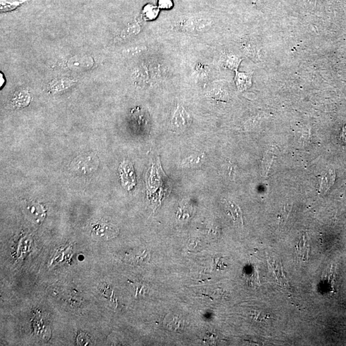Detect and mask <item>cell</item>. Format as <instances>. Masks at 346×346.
Here are the masks:
<instances>
[{
    "instance_id": "1",
    "label": "cell",
    "mask_w": 346,
    "mask_h": 346,
    "mask_svg": "<svg viewBox=\"0 0 346 346\" xmlns=\"http://www.w3.org/2000/svg\"><path fill=\"white\" fill-rule=\"evenodd\" d=\"M71 166L76 172L87 175L97 170L98 160L95 156L90 155L79 156L73 160Z\"/></svg>"
},
{
    "instance_id": "2",
    "label": "cell",
    "mask_w": 346,
    "mask_h": 346,
    "mask_svg": "<svg viewBox=\"0 0 346 346\" xmlns=\"http://www.w3.org/2000/svg\"><path fill=\"white\" fill-rule=\"evenodd\" d=\"M191 119L182 106L179 105L176 108L171 120V126L176 130H184L190 125Z\"/></svg>"
},
{
    "instance_id": "3",
    "label": "cell",
    "mask_w": 346,
    "mask_h": 346,
    "mask_svg": "<svg viewBox=\"0 0 346 346\" xmlns=\"http://www.w3.org/2000/svg\"><path fill=\"white\" fill-rule=\"evenodd\" d=\"M121 181L124 187L130 190L135 185L134 171L130 162H124L120 168Z\"/></svg>"
},
{
    "instance_id": "4",
    "label": "cell",
    "mask_w": 346,
    "mask_h": 346,
    "mask_svg": "<svg viewBox=\"0 0 346 346\" xmlns=\"http://www.w3.org/2000/svg\"><path fill=\"white\" fill-rule=\"evenodd\" d=\"M119 233L117 226L107 223L96 224L93 228V234L96 237L105 239H112Z\"/></svg>"
},
{
    "instance_id": "5",
    "label": "cell",
    "mask_w": 346,
    "mask_h": 346,
    "mask_svg": "<svg viewBox=\"0 0 346 346\" xmlns=\"http://www.w3.org/2000/svg\"><path fill=\"white\" fill-rule=\"evenodd\" d=\"M209 21L204 20H191L181 25L180 29L183 32H203L210 29Z\"/></svg>"
},
{
    "instance_id": "6",
    "label": "cell",
    "mask_w": 346,
    "mask_h": 346,
    "mask_svg": "<svg viewBox=\"0 0 346 346\" xmlns=\"http://www.w3.org/2000/svg\"><path fill=\"white\" fill-rule=\"evenodd\" d=\"M336 178L335 169L333 168L328 169L322 176L321 183H320L319 193L324 195L332 188Z\"/></svg>"
},
{
    "instance_id": "7",
    "label": "cell",
    "mask_w": 346,
    "mask_h": 346,
    "mask_svg": "<svg viewBox=\"0 0 346 346\" xmlns=\"http://www.w3.org/2000/svg\"><path fill=\"white\" fill-rule=\"evenodd\" d=\"M30 101H31V95L27 90H24L17 92L15 95L13 99H12V103L14 107L19 108L27 107L29 105Z\"/></svg>"
},
{
    "instance_id": "8",
    "label": "cell",
    "mask_w": 346,
    "mask_h": 346,
    "mask_svg": "<svg viewBox=\"0 0 346 346\" xmlns=\"http://www.w3.org/2000/svg\"><path fill=\"white\" fill-rule=\"evenodd\" d=\"M236 84L240 90H243L248 88L251 83V75L248 73L236 72Z\"/></svg>"
},
{
    "instance_id": "9",
    "label": "cell",
    "mask_w": 346,
    "mask_h": 346,
    "mask_svg": "<svg viewBox=\"0 0 346 346\" xmlns=\"http://www.w3.org/2000/svg\"><path fill=\"white\" fill-rule=\"evenodd\" d=\"M30 0H1L0 1V11L2 12L14 11L17 7Z\"/></svg>"
},
{
    "instance_id": "10",
    "label": "cell",
    "mask_w": 346,
    "mask_h": 346,
    "mask_svg": "<svg viewBox=\"0 0 346 346\" xmlns=\"http://www.w3.org/2000/svg\"><path fill=\"white\" fill-rule=\"evenodd\" d=\"M140 31L141 27L138 24L130 25V27L126 28V29L121 33L118 39L120 40L127 39L128 38L132 37L137 35Z\"/></svg>"
},
{
    "instance_id": "11",
    "label": "cell",
    "mask_w": 346,
    "mask_h": 346,
    "mask_svg": "<svg viewBox=\"0 0 346 346\" xmlns=\"http://www.w3.org/2000/svg\"><path fill=\"white\" fill-rule=\"evenodd\" d=\"M241 59L239 58L230 55H225L222 60L223 66L232 70H236L238 68Z\"/></svg>"
},
{
    "instance_id": "12",
    "label": "cell",
    "mask_w": 346,
    "mask_h": 346,
    "mask_svg": "<svg viewBox=\"0 0 346 346\" xmlns=\"http://www.w3.org/2000/svg\"><path fill=\"white\" fill-rule=\"evenodd\" d=\"M143 12L144 19L146 21H151V20L156 19V17L158 16L159 9L158 7L149 4L145 7Z\"/></svg>"
},
{
    "instance_id": "13",
    "label": "cell",
    "mask_w": 346,
    "mask_h": 346,
    "mask_svg": "<svg viewBox=\"0 0 346 346\" xmlns=\"http://www.w3.org/2000/svg\"><path fill=\"white\" fill-rule=\"evenodd\" d=\"M227 205H228L229 211L230 212L234 220L239 221L242 223V213L239 207L236 204L228 201H227Z\"/></svg>"
},
{
    "instance_id": "14",
    "label": "cell",
    "mask_w": 346,
    "mask_h": 346,
    "mask_svg": "<svg viewBox=\"0 0 346 346\" xmlns=\"http://www.w3.org/2000/svg\"><path fill=\"white\" fill-rule=\"evenodd\" d=\"M274 156V153L271 150L267 151L266 156L263 160L262 168H263L264 173L266 175L271 168L272 161H273Z\"/></svg>"
},
{
    "instance_id": "15",
    "label": "cell",
    "mask_w": 346,
    "mask_h": 346,
    "mask_svg": "<svg viewBox=\"0 0 346 346\" xmlns=\"http://www.w3.org/2000/svg\"><path fill=\"white\" fill-rule=\"evenodd\" d=\"M28 211L30 214L32 215L33 218L35 219H39L40 215H42V209L40 208L39 204L35 203H32L29 204V206H28Z\"/></svg>"
},
{
    "instance_id": "16",
    "label": "cell",
    "mask_w": 346,
    "mask_h": 346,
    "mask_svg": "<svg viewBox=\"0 0 346 346\" xmlns=\"http://www.w3.org/2000/svg\"><path fill=\"white\" fill-rule=\"evenodd\" d=\"M203 158V156H191V157L187 159L184 162V166H194L198 165L200 163L201 159Z\"/></svg>"
},
{
    "instance_id": "17",
    "label": "cell",
    "mask_w": 346,
    "mask_h": 346,
    "mask_svg": "<svg viewBox=\"0 0 346 346\" xmlns=\"http://www.w3.org/2000/svg\"><path fill=\"white\" fill-rule=\"evenodd\" d=\"M173 6L172 0H158V8L167 10L171 9Z\"/></svg>"
},
{
    "instance_id": "18",
    "label": "cell",
    "mask_w": 346,
    "mask_h": 346,
    "mask_svg": "<svg viewBox=\"0 0 346 346\" xmlns=\"http://www.w3.org/2000/svg\"><path fill=\"white\" fill-rule=\"evenodd\" d=\"M290 209H291V207H290L287 204V208L283 210V212L281 215V219H280V222H281V223L286 220V219L288 218V216H289Z\"/></svg>"
},
{
    "instance_id": "19",
    "label": "cell",
    "mask_w": 346,
    "mask_h": 346,
    "mask_svg": "<svg viewBox=\"0 0 346 346\" xmlns=\"http://www.w3.org/2000/svg\"><path fill=\"white\" fill-rule=\"evenodd\" d=\"M146 48L143 47H137L135 49H132V50H128L127 51H126V53H127L128 54H140L141 52H143L146 50Z\"/></svg>"
}]
</instances>
